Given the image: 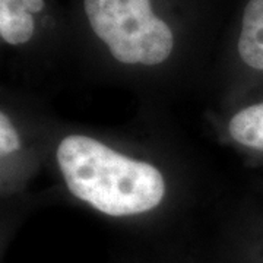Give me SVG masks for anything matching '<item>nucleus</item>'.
<instances>
[{
	"instance_id": "f257e3e1",
	"label": "nucleus",
	"mask_w": 263,
	"mask_h": 263,
	"mask_svg": "<svg viewBox=\"0 0 263 263\" xmlns=\"http://www.w3.org/2000/svg\"><path fill=\"white\" fill-rule=\"evenodd\" d=\"M56 157L69 190L107 215L151 211L165 193L164 177L154 165L124 157L88 136H66Z\"/></svg>"
},
{
	"instance_id": "7ed1b4c3",
	"label": "nucleus",
	"mask_w": 263,
	"mask_h": 263,
	"mask_svg": "<svg viewBox=\"0 0 263 263\" xmlns=\"http://www.w3.org/2000/svg\"><path fill=\"white\" fill-rule=\"evenodd\" d=\"M44 8L43 0H0V35L13 46L29 41L34 34L31 13Z\"/></svg>"
},
{
	"instance_id": "39448f33",
	"label": "nucleus",
	"mask_w": 263,
	"mask_h": 263,
	"mask_svg": "<svg viewBox=\"0 0 263 263\" xmlns=\"http://www.w3.org/2000/svg\"><path fill=\"white\" fill-rule=\"evenodd\" d=\"M228 129L238 143L263 151V103L238 111L231 119Z\"/></svg>"
},
{
	"instance_id": "423d86ee",
	"label": "nucleus",
	"mask_w": 263,
	"mask_h": 263,
	"mask_svg": "<svg viewBox=\"0 0 263 263\" xmlns=\"http://www.w3.org/2000/svg\"><path fill=\"white\" fill-rule=\"evenodd\" d=\"M21 143H19V136L15 127L12 126L9 117L5 113L0 114V151L2 155L12 154L13 151H18Z\"/></svg>"
},
{
	"instance_id": "20e7f679",
	"label": "nucleus",
	"mask_w": 263,
	"mask_h": 263,
	"mask_svg": "<svg viewBox=\"0 0 263 263\" xmlns=\"http://www.w3.org/2000/svg\"><path fill=\"white\" fill-rule=\"evenodd\" d=\"M238 53L246 65L263 70V0H250L246 6Z\"/></svg>"
},
{
	"instance_id": "f03ea898",
	"label": "nucleus",
	"mask_w": 263,
	"mask_h": 263,
	"mask_svg": "<svg viewBox=\"0 0 263 263\" xmlns=\"http://www.w3.org/2000/svg\"><path fill=\"white\" fill-rule=\"evenodd\" d=\"M97 37L126 65H160L173 51L170 27L154 15L149 0H85Z\"/></svg>"
}]
</instances>
